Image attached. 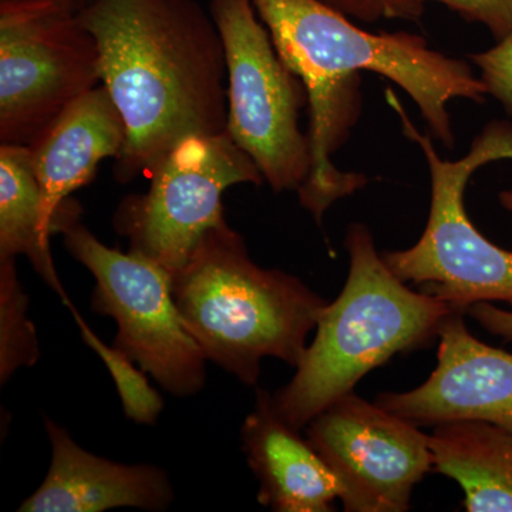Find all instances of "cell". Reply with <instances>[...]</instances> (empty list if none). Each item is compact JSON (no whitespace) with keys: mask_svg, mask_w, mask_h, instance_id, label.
Listing matches in <instances>:
<instances>
[{"mask_svg":"<svg viewBox=\"0 0 512 512\" xmlns=\"http://www.w3.org/2000/svg\"><path fill=\"white\" fill-rule=\"evenodd\" d=\"M279 56L308 93L312 170L298 190L315 220L333 202L365 187V175L343 173L332 154L348 140L360 113V72L392 80L412 97L433 136L454 147L451 100L484 103L487 87L466 60L430 49L412 33H370L319 0H252Z\"/></svg>","mask_w":512,"mask_h":512,"instance_id":"6da1fadb","label":"cell"},{"mask_svg":"<svg viewBox=\"0 0 512 512\" xmlns=\"http://www.w3.org/2000/svg\"><path fill=\"white\" fill-rule=\"evenodd\" d=\"M79 18L127 127L114 161L119 183L151 173L188 136L227 130V60L210 9L197 0H93Z\"/></svg>","mask_w":512,"mask_h":512,"instance_id":"7a4b0ae2","label":"cell"},{"mask_svg":"<svg viewBox=\"0 0 512 512\" xmlns=\"http://www.w3.org/2000/svg\"><path fill=\"white\" fill-rule=\"evenodd\" d=\"M345 245L346 284L320 313L315 340L291 382L272 394L276 412L298 430L393 356L430 345L454 311L397 278L366 225H350Z\"/></svg>","mask_w":512,"mask_h":512,"instance_id":"3957f363","label":"cell"},{"mask_svg":"<svg viewBox=\"0 0 512 512\" xmlns=\"http://www.w3.org/2000/svg\"><path fill=\"white\" fill-rule=\"evenodd\" d=\"M173 296L207 359L247 386L258 383L265 357L296 369L328 305L296 276L256 265L228 222L211 229L173 276Z\"/></svg>","mask_w":512,"mask_h":512,"instance_id":"277c9868","label":"cell"},{"mask_svg":"<svg viewBox=\"0 0 512 512\" xmlns=\"http://www.w3.org/2000/svg\"><path fill=\"white\" fill-rule=\"evenodd\" d=\"M389 101L402 119L404 134L419 144L430 168L431 204L426 229L416 245L384 252L383 259L397 278L420 285L423 292L467 313L478 302L512 303V252L481 234L468 218L464 192L478 168L512 158V124L493 121L474 138L467 156L443 160L430 136L414 127L390 90ZM512 211V191L501 194Z\"/></svg>","mask_w":512,"mask_h":512,"instance_id":"5b68a950","label":"cell"},{"mask_svg":"<svg viewBox=\"0 0 512 512\" xmlns=\"http://www.w3.org/2000/svg\"><path fill=\"white\" fill-rule=\"evenodd\" d=\"M227 60V131L275 192L298 191L312 170L299 113L305 84L279 56L252 0H211Z\"/></svg>","mask_w":512,"mask_h":512,"instance_id":"8992f818","label":"cell"},{"mask_svg":"<svg viewBox=\"0 0 512 512\" xmlns=\"http://www.w3.org/2000/svg\"><path fill=\"white\" fill-rule=\"evenodd\" d=\"M101 84L96 40L47 0H0V144L30 147Z\"/></svg>","mask_w":512,"mask_h":512,"instance_id":"52a82bcc","label":"cell"},{"mask_svg":"<svg viewBox=\"0 0 512 512\" xmlns=\"http://www.w3.org/2000/svg\"><path fill=\"white\" fill-rule=\"evenodd\" d=\"M150 174L148 191L127 195L113 224L130 242L131 252L163 266L171 276L184 268L211 229L227 222L225 191L265 181L227 130L184 138Z\"/></svg>","mask_w":512,"mask_h":512,"instance_id":"ba28073f","label":"cell"},{"mask_svg":"<svg viewBox=\"0 0 512 512\" xmlns=\"http://www.w3.org/2000/svg\"><path fill=\"white\" fill-rule=\"evenodd\" d=\"M62 235L70 255L96 279L93 311L116 320L113 346L173 396L200 392L208 359L175 305L173 276L146 256L107 247L80 221Z\"/></svg>","mask_w":512,"mask_h":512,"instance_id":"9c48e42d","label":"cell"},{"mask_svg":"<svg viewBox=\"0 0 512 512\" xmlns=\"http://www.w3.org/2000/svg\"><path fill=\"white\" fill-rule=\"evenodd\" d=\"M306 437L340 485L346 512H404L434 470L430 439L417 424L355 393L309 421Z\"/></svg>","mask_w":512,"mask_h":512,"instance_id":"30bf717a","label":"cell"},{"mask_svg":"<svg viewBox=\"0 0 512 512\" xmlns=\"http://www.w3.org/2000/svg\"><path fill=\"white\" fill-rule=\"evenodd\" d=\"M463 315L453 311L441 325L429 379L410 392L380 393L376 403L419 427L484 421L512 431V355L474 338Z\"/></svg>","mask_w":512,"mask_h":512,"instance_id":"8fae6325","label":"cell"},{"mask_svg":"<svg viewBox=\"0 0 512 512\" xmlns=\"http://www.w3.org/2000/svg\"><path fill=\"white\" fill-rule=\"evenodd\" d=\"M127 141V127L109 90L99 84L67 107L30 146L47 228L62 234L80 221L82 207L70 194L86 187L107 158L117 160Z\"/></svg>","mask_w":512,"mask_h":512,"instance_id":"7c38bea8","label":"cell"},{"mask_svg":"<svg viewBox=\"0 0 512 512\" xmlns=\"http://www.w3.org/2000/svg\"><path fill=\"white\" fill-rule=\"evenodd\" d=\"M52 463L20 512H101L111 508L163 511L174 500L173 485L161 468L114 463L74 443L66 429L45 419Z\"/></svg>","mask_w":512,"mask_h":512,"instance_id":"4fadbf2b","label":"cell"},{"mask_svg":"<svg viewBox=\"0 0 512 512\" xmlns=\"http://www.w3.org/2000/svg\"><path fill=\"white\" fill-rule=\"evenodd\" d=\"M301 430L276 412L272 394L258 390L242 426V446L259 481L258 501L278 512H329L342 490Z\"/></svg>","mask_w":512,"mask_h":512,"instance_id":"5bb4252c","label":"cell"},{"mask_svg":"<svg viewBox=\"0 0 512 512\" xmlns=\"http://www.w3.org/2000/svg\"><path fill=\"white\" fill-rule=\"evenodd\" d=\"M434 470L460 485L468 512H512V431L484 421L439 424Z\"/></svg>","mask_w":512,"mask_h":512,"instance_id":"9a60e30c","label":"cell"},{"mask_svg":"<svg viewBox=\"0 0 512 512\" xmlns=\"http://www.w3.org/2000/svg\"><path fill=\"white\" fill-rule=\"evenodd\" d=\"M43 210L42 190L33 168L32 150L0 144V259L26 256L37 274L70 305L57 276Z\"/></svg>","mask_w":512,"mask_h":512,"instance_id":"2e32d148","label":"cell"},{"mask_svg":"<svg viewBox=\"0 0 512 512\" xmlns=\"http://www.w3.org/2000/svg\"><path fill=\"white\" fill-rule=\"evenodd\" d=\"M29 296L23 291L15 259H0V382L39 359V340L28 318Z\"/></svg>","mask_w":512,"mask_h":512,"instance_id":"e0dca14e","label":"cell"},{"mask_svg":"<svg viewBox=\"0 0 512 512\" xmlns=\"http://www.w3.org/2000/svg\"><path fill=\"white\" fill-rule=\"evenodd\" d=\"M69 309L82 332L84 342L101 357L104 365L109 369L128 419L137 424H147V426L156 423L161 410H163L164 402L154 387H151L146 372L143 369L138 370L134 366L136 362H133L123 350L117 349L116 346L109 348L87 326L72 303H70Z\"/></svg>","mask_w":512,"mask_h":512,"instance_id":"ac0fdd59","label":"cell"},{"mask_svg":"<svg viewBox=\"0 0 512 512\" xmlns=\"http://www.w3.org/2000/svg\"><path fill=\"white\" fill-rule=\"evenodd\" d=\"M470 57L481 70L480 79L487 87L488 96L500 101L512 116V33L498 40L493 49Z\"/></svg>","mask_w":512,"mask_h":512,"instance_id":"d6986e66","label":"cell"},{"mask_svg":"<svg viewBox=\"0 0 512 512\" xmlns=\"http://www.w3.org/2000/svg\"><path fill=\"white\" fill-rule=\"evenodd\" d=\"M348 18L373 23L379 20H419L423 0H319Z\"/></svg>","mask_w":512,"mask_h":512,"instance_id":"ffe728a7","label":"cell"},{"mask_svg":"<svg viewBox=\"0 0 512 512\" xmlns=\"http://www.w3.org/2000/svg\"><path fill=\"white\" fill-rule=\"evenodd\" d=\"M439 2L468 22H477L497 40L512 33V0H423Z\"/></svg>","mask_w":512,"mask_h":512,"instance_id":"44dd1931","label":"cell"},{"mask_svg":"<svg viewBox=\"0 0 512 512\" xmlns=\"http://www.w3.org/2000/svg\"><path fill=\"white\" fill-rule=\"evenodd\" d=\"M467 313L491 335L512 342V303L511 309H503L493 302H478L471 305Z\"/></svg>","mask_w":512,"mask_h":512,"instance_id":"7402d4cb","label":"cell"},{"mask_svg":"<svg viewBox=\"0 0 512 512\" xmlns=\"http://www.w3.org/2000/svg\"><path fill=\"white\" fill-rule=\"evenodd\" d=\"M47 2L56 3V5L79 15L90 3H93V0H47Z\"/></svg>","mask_w":512,"mask_h":512,"instance_id":"603a6c76","label":"cell"}]
</instances>
